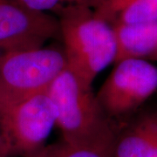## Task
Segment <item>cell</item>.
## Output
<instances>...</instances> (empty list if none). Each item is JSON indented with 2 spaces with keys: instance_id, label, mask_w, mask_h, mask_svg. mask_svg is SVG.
Instances as JSON below:
<instances>
[{
  "instance_id": "1",
  "label": "cell",
  "mask_w": 157,
  "mask_h": 157,
  "mask_svg": "<svg viewBox=\"0 0 157 157\" xmlns=\"http://www.w3.org/2000/svg\"><path fill=\"white\" fill-rule=\"evenodd\" d=\"M55 12L67 67L92 86L97 75L115 62L117 44L112 24L82 5L65 6Z\"/></svg>"
},
{
  "instance_id": "2",
  "label": "cell",
  "mask_w": 157,
  "mask_h": 157,
  "mask_svg": "<svg viewBox=\"0 0 157 157\" xmlns=\"http://www.w3.org/2000/svg\"><path fill=\"white\" fill-rule=\"evenodd\" d=\"M47 94L55 107L56 125L63 140H92L112 129L92 86L67 67L52 83Z\"/></svg>"
},
{
  "instance_id": "3",
  "label": "cell",
  "mask_w": 157,
  "mask_h": 157,
  "mask_svg": "<svg viewBox=\"0 0 157 157\" xmlns=\"http://www.w3.org/2000/svg\"><path fill=\"white\" fill-rule=\"evenodd\" d=\"M67 67L64 51L53 47L0 53V107L47 92Z\"/></svg>"
},
{
  "instance_id": "4",
  "label": "cell",
  "mask_w": 157,
  "mask_h": 157,
  "mask_svg": "<svg viewBox=\"0 0 157 157\" xmlns=\"http://www.w3.org/2000/svg\"><path fill=\"white\" fill-rule=\"evenodd\" d=\"M56 125L47 92L0 107V130L11 157H34Z\"/></svg>"
},
{
  "instance_id": "5",
  "label": "cell",
  "mask_w": 157,
  "mask_h": 157,
  "mask_svg": "<svg viewBox=\"0 0 157 157\" xmlns=\"http://www.w3.org/2000/svg\"><path fill=\"white\" fill-rule=\"evenodd\" d=\"M156 90L157 67L130 59L115 63L96 98L106 116L120 117L140 107Z\"/></svg>"
},
{
  "instance_id": "6",
  "label": "cell",
  "mask_w": 157,
  "mask_h": 157,
  "mask_svg": "<svg viewBox=\"0 0 157 157\" xmlns=\"http://www.w3.org/2000/svg\"><path fill=\"white\" fill-rule=\"evenodd\" d=\"M58 35L56 17L31 10L16 0H0L1 52L41 48Z\"/></svg>"
},
{
  "instance_id": "7",
  "label": "cell",
  "mask_w": 157,
  "mask_h": 157,
  "mask_svg": "<svg viewBox=\"0 0 157 157\" xmlns=\"http://www.w3.org/2000/svg\"><path fill=\"white\" fill-rule=\"evenodd\" d=\"M112 25L117 44L114 63L130 59L157 61V22Z\"/></svg>"
},
{
  "instance_id": "8",
  "label": "cell",
  "mask_w": 157,
  "mask_h": 157,
  "mask_svg": "<svg viewBox=\"0 0 157 157\" xmlns=\"http://www.w3.org/2000/svg\"><path fill=\"white\" fill-rule=\"evenodd\" d=\"M113 157H157V113H149L116 136Z\"/></svg>"
},
{
  "instance_id": "9",
  "label": "cell",
  "mask_w": 157,
  "mask_h": 157,
  "mask_svg": "<svg viewBox=\"0 0 157 157\" xmlns=\"http://www.w3.org/2000/svg\"><path fill=\"white\" fill-rule=\"evenodd\" d=\"M95 11L111 24L157 22V0H106Z\"/></svg>"
},
{
  "instance_id": "10",
  "label": "cell",
  "mask_w": 157,
  "mask_h": 157,
  "mask_svg": "<svg viewBox=\"0 0 157 157\" xmlns=\"http://www.w3.org/2000/svg\"><path fill=\"white\" fill-rule=\"evenodd\" d=\"M117 135L110 129L92 140L59 142L46 146L34 157H113V147Z\"/></svg>"
},
{
  "instance_id": "11",
  "label": "cell",
  "mask_w": 157,
  "mask_h": 157,
  "mask_svg": "<svg viewBox=\"0 0 157 157\" xmlns=\"http://www.w3.org/2000/svg\"><path fill=\"white\" fill-rule=\"evenodd\" d=\"M31 10L42 12L58 11L59 8L68 5H82L98 9L106 0H16Z\"/></svg>"
},
{
  "instance_id": "12",
  "label": "cell",
  "mask_w": 157,
  "mask_h": 157,
  "mask_svg": "<svg viewBox=\"0 0 157 157\" xmlns=\"http://www.w3.org/2000/svg\"><path fill=\"white\" fill-rule=\"evenodd\" d=\"M0 157H11L8 150L6 148V143H5V140L3 138V135L1 133V130H0Z\"/></svg>"
},
{
  "instance_id": "13",
  "label": "cell",
  "mask_w": 157,
  "mask_h": 157,
  "mask_svg": "<svg viewBox=\"0 0 157 157\" xmlns=\"http://www.w3.org/2000/svg\"><path fill=\"white\" fill-rule=\"evenodd\" d=\"M0 53H1V52H0Z\"/></svg>"
}]
</instances>
